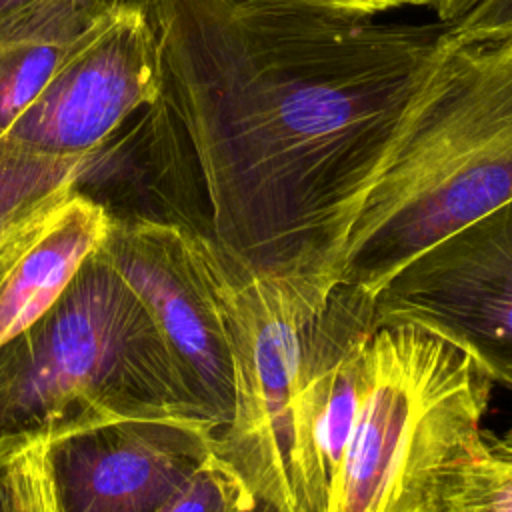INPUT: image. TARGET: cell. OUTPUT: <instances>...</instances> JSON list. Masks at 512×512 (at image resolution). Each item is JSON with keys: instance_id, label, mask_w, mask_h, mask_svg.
I'll use <instances>...</instances> for the list:
<instances>
[{"instance_id": "1", "label": "cell", "mask_w": 512, "mask_h": 512, "mask_svg": "<svg viewBox=\"0 0 512 512\" xmlns=\"http://www.w3.org/2000/svg\"><path fill=\"white\" fill-rule=\"evenodd\" d=\"M212 240L256 276L332 290L404 108L450 26L238 0H142Z\"/></svg>"}, {"instance_id": "2", "label": "cell", "mask_w": 512, "mask_h": 512, "mask_svg": "<svg viewBox=\"0 0 512 512\" xmlns=\"http://www.w3.org/2000/svg\"><path fill=\"white\" fill-rule=\"evenodd\" d=\"M512 198V30L448 32L394 130L340 280L376 294L432 244Z\"/></svg>"}, {"instance_id": "3", "label": "cell", "mask_w": 512, "mask_h": 512, "mask_svg": "<svg viewBox=\"0 0 512 512\" xmlns=\"http://www.w3.org/2000/svg\"><path fill=\"white\" fill-rule=\"evenodd\" d=\"M162 418L200 414L148 308L96 248L60 298L0 346V452Z\"/></svg>"}, {"instance_id": "4", "label": "cell", "mask_w": 512, "mask_h": 512, "mask_svg": "<svg viewBox=\"0 0 512 512\" xmlns=\"http://www.w3.org/2000/svg\"><path fill=\"white\" fill-rule=\"evenodd\" d=\"M492 384L466 350L426 328H376L326 512H432L450 474L486 446Z\"/></svg>"}, {"instance_id": "5", "label": "cell", "mask_w": 512, "mask_h": 512, "mask_svg": "<svg viewBox=\"0 0 512 512\" xmlns=\"http://www.w3.org/2000/svg\"><path fill=\"white\" fill-rule=\"evenodd\" d=\"M230 356L234 402L212 452L276 512H310L298 468L296 404L310 332L330 290L256 276L204 240Z\"/></svg>"}, {"instance_id": "6", "label": "cell", "mask_w": 512, "mask_h": 512, "mask_svg": "<svg viewBox=\"0 0 512 512\" xmlns=\"http://www.w3.org/2000/svg\"><path fill=\"white\" fill-rule=\"evenodd\" d=\"M160 94V44L142 0H112L70 44L4 138L42 158L84 162Z\"/></svg>"}, {"instance_id": "7", "label": "cell", "mask_w": 512, "mask_h": 512, "mask_svg": "<svg viewBox=\"0 0 512 512\" xmlns=\"http://www.w3.org/2000/svg\"><path fill=\"white\" fill-rule=\"evenodd\" d=\"M414 324L512 390V198L412 258L374 294V326Z\"/></svg>"}, {"instance_id": "8", "label": "cell", "mask_w": 512, "mask_h": 512, "mask_svg": "<svg viewBox=\"0 0 512 512\" xmlns=\"http://www.w3.org/2000/svg\"><path fill=\"white\" fill-rule=\"evenodd\" d=\"M206 238L172 224L110 218L98 248L148 308L190 404L220 432L232 418L234 380Z\"/></svg>"}, {"instance_id": "9", "label": "cell", "mask_w": 512, "mask_h": 512, "mask_svg": "<svg viewBox=\"0 0 512 512\" xmlns=\"http://www.w3.org/2000/svg\"><path fill=\"white\" fill-rule=\"evenodd\" d=\"M200 418L122 420L48 442L58 512H158L212 452Z\"/></svg>"}, {"instance_id": "10", "label": "cell", "mask_w": 512, "mask_h": 512, "mask_svg": "<svg viewBox=\"0 0 512 512\" xmlns=\"http://www.w3.org/2000/svg\"><path fill=\"white\" fill-rule=\"evenodd\" d=\"M76 190L110 218L172 224L212 238L200 164L164 92L86 160Z\"/></svg>"}, {"instance_id": "11", "label": "cell", "mask_w": 512, "mask_h": 512, "mask_svg": "<svg viewBox=\"0 0 512 512\" xmlns=\"http://www.w3.org/2000/svg\"><path fill=\"white\" fill-rule=\"evenodd\" d=\"M374 330V296L338 282L314 320L296 404L298 468L310 512H326L362 400L364 344Z\"/></svg>"}, {"instance_id": "12", "label": "cell", "mask_w": 512, "mask_h": 512, "mask_svg": "<svg viewBox=\"0 0 512 512\" xmlns=\"http://www.w3.org/2000/svg\"><path fill=\"white\" fill-rule=\"evenodd\" d=\"M108 212L74 190L0 254V346L36 322L102 244Z\"/></svg>"}, {"instance_id": "13", "label": "cell", "mask_w": 512, "mask_h": 512, "mask_svg": "<svg viewBox=\"0 0 512 512\" xmlns=\"http://www.w3.org/2000/svg\"><path fill=\"white\" fill-rule=\"evenodd\" d=\"M112 0H34L0 20V140Z\"/></svg>"}, {"instance_id": "14", "label": "cell", "mask_w": 512, "mask_h": 512, "mask_svg": "<svg viewBox=\"0 0 512 512\" xmlns=\"http://www.w3.org/2000/svg\"><path fill=\"white\" fill-rule=\"evenodd\" d=\"M84 164L42 158L0 140V254L76 190Z\"/></svg>"}, {"instance_id": "15", "label": "cell", "mask_w": 512, "mask_h": 512, "mask_svg": "<svg viewBox=\"0 0 512 512\" xmlns=\"http://www.w3.org/2000/svg\"><path fill=\"white\" fill-rule=\"evenodd\" d=\"M432 512H512V460L486 444L450 474Z\"/></svg>"}, {"instance_id": "16", "label": "cell", "mask_w": 512, "mask_h": 512, "mask_svg": "<svg viewBox=\"0 0 512 512\" xmlns=\"http://www.w3.org/2000/svg\"><path fill=\"white\" fill-rule=\"evenodd\" d=\"M158 512H276L214 452L190 474Z\"/></svg>"}, {"instance_id": "17", "label": "cell", "mask_w": 512, "mask_h": 512, "mask_svg": "<svg viewBox=\"0 0 512 512\" xmlns=\"http://www.w3.org/2000/svg\"><path fill=\"white\" fill-rule=\"evenodd\" d=\"M10 478L16 512H58L48 464V440H32L14 448Z\"/></svg>"}, {"instance_id": "18", "label": "cell", "mask_w": 512, "mask_h": 512, "mask_svg": "<svg viewBox=\"0 0 512 512\" xmlns=\"http://www.w3.org/2000/svg\"><path fill=\"white\" fill-rule=\"evenodd\" d=\"M254 6H274V8H302V10H318L332 12L344 16H360L374 18L380 12L402 6L398 0H238Z\"/></svg>"}, {"instance_id": "19", "label": "cell", "mask_w": 512, "mask_h": 512, "mask_svg": "<svg viewBox=\"0 0 512 512\" xmlns=\"http://www.w3.org/2000/svg\"><path fill=\"white\" fill-rule=\"evenodd\" d=\"M480 2L482 0H426L424 6L434 10V14L438 16V22L452 26Z\"/></svg>"}, {"instance_id": "20", "label": "cell", "mask_w": 512, "mask_h": 512, "mask_svg": "<svg viewBox=\"0 0 512 512\" xmlns=\"http://www.w3.org/2000/svg\"><path fill=\"white\" fill-rule=\"evenodd\" d=\"M14 450L0 452V512H16L14 490L10 478V456Z\"/></svg>"}, {"instance_id": "21", "label": "cell", "mask_w": 512, "mask_h": 512, "mask_svg": "<svg viewBox=\"0 0 512 512\" xmlns=\"http://www.w3.org/2000/svg\"><path fill=\"white\" fill-rule=\"evenodd\" d=\"M486 436L492 440V442H486V444H488V450L494 456H500L504 460H512V424L502 436H494V434H486Z\"/></svg>"}, {"instance_id": "22", "label": "cell", "mask_w": 512, "mask_h": 512, "mask_svg": "<svg viewBox=\"0 0 512 512\" xmlns=\"http://www.w3.org/2000/svg\"><path fill=\"white\" fill-rule=\"evenodd\" d=\"M34 0H0V20H4L6 16L14 14L16 10L32 4Z\"/></svg>"}, {"instance_id": "23", "label": "cell", "mask_w": 512, "mask_h": 512, "mask_svg": "<svg viewBox=\"0 0 512 512\" xmlns=\"http://www.w3.org/2000/svg\"><path fill=\"white\" fill-rule=\"evenodd\" d=\"M402 6H424L426 0H398Z\"/></svg>"}]
</instances>
